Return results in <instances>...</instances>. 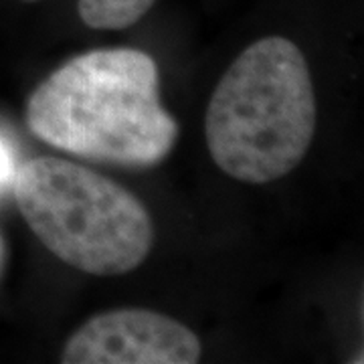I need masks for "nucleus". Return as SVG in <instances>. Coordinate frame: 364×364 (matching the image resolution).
<instances>
[{
	"mask_svg": "<svg viewBox=\"0 0 364 364\" xmlns=\"http://www.w3.org/2000/svg\"><path fill=\"white\" fill-rule=\"evenodd\" d=\"M26 126L59 150L124 166L158 164L178 138L156 61L138 49L90 51L55 69L31 93Z\"/></svg>",
	"mask_w": 364,
	"mask_h": 364,
	"instance_id": "f257e3e1",
	"label": "nucleus"
},
{
	"mask_svg": "<svg viewBox=\"0 0 364 364\" xmlns=\"http://www.w3.org/2000/svg\"><path fill=\"white\" fill-rule=\"evenodd\" d=\"M316 130V95L304 55L289 39L265 37L235 59L215 87L205 136L231 178L265 184L304 160Z\"/></svg>",
	"mask_w": 364,
	"mask_h": 364,
	"instance_id": "f03ea898",
	"label": "nucleus"
},
{
	"mask_svg": "<svg viewBox=\"0 0 364 364\" xmlns=\"http://www.w3.org/2000/svg\"><path fill=\"white\" fill-rule=\"evenodd\" d=\"M13 191L31 231L79 272H134L152 249L154 225L142 203L81 164L51 156L23 162Z\"/></svg>",
	"mask_w": 364,
	"mask_h": 364,
	"instance_id": "7ed1b4c3",
	"label": "nucleus"
},
{
	"mask_svg": "<svg viewBox=\"0 0 364 364\" xmlns=\"http://www.w3.org/2000/svg\"><path fill=\"white\" fill-rule=\"evenodd\" d=\"M200 340L164 314L122 308L93 316L69 336L63 364H195Z\"/></svg>",
	"mask_w": 364,
	"mask_h": 364,
	"instance_id": "20e7f679",
	"label": "nucleus"
},
{
	"mask_svg": "<svg viewBox=\"0 0 364 364\" xmlns=\"http://www.w3.org/2000/svg\"><path fill=\"white\" fill-rule=\"evenodd\" d=\"M154 0H77L81 21L91 28L122 31L136 25Z\"/></svg>",
	"mask_w": 364,
	"mask_h": 364,
	"instance_id": "39448f33",
	"label": "nucleus"
},
{
	"mask_svg": "<svg viewBox=\"0 0 364 364\" xmlns=\"http://www.w3.org/2000/svg\"><path fill=\"white\" fill-rule=\"evenodd\" d=\"M16 154L11 142L0 134V193L9 186H13L14 174H16Z\"/></svg>",
	"mask_w": 364,
	"mask_h": 364,
	"instance_id": "423d86ee",
	"label": "nucleus"
},
{
	"mask_svg": "<svg viewBox=\"0 0 364 364\" xmlns=\"http://www.w3.org/2000/svg\"><path fill=\"white\" fill-rule=\"evenodd\" d=\"M2 261H4V245H2V239H0V269H2Z\"/></svg>",
	"mask_w": 364,
	"mask_h": 364,
	"instance_id": "0eeeda50",
	"label": "nucleus"
},
{
	"mask_svg": "<svg viewBox=\"0 0 364 364\" xmlns=\"http://www.w3.org/2000/svg\"><path fill=\"white\" fill-rule=\"evenodd\" d=\"M26 2H33V0H26Z\"/></svg>",
	"mask_w": 364,
	"mask_h": 364,
	"instance_id": "6e6552de",
	"label": "nucleus"
}]
</instances>
